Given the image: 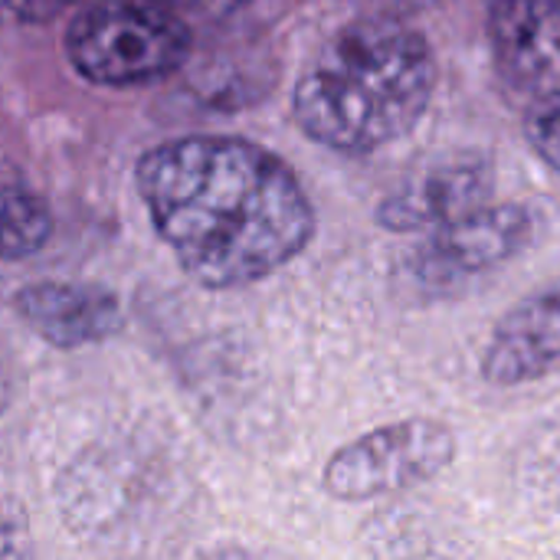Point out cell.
<instances>
[{
	"label": "cell",
	"mask_w": 560,
	"mask_h": 560,
	"mask_svg": "<svg viewBox=\"0 0 560 560\" xmlns=\"http://www.w3.org/2000/svg\"><path fill=\"white\" fill-rule=\"evenodd\" d=\"M135 184L154 230L203 289L259 282L315 233V210L295 171L246 138L164 141L138 161Z\"/></svg>",
	"instance_id": "cell-1"
},
{
	"label": "cell",
	"mask_w": 560,
	"mask_h": 560,
	"mask_svg": "<svg viewBox=\"0 0 560 560\" xmlns=\"http://www.w3.org/2000/svg\"><path fill=\"white\" fill-rule=\"evenodd\" d=\"M13 312L30 331L62 351L98 345L121 328L118 299L89 282H33L16 292Z\"/></svg>",
	"instance_id": "cell-9"
},
{
	"label": "cell",
	"mask_w": 560,
	"mask_h": 560,
	"mask_svg": "<svg viewBox=\"0 0 560 560\" xmlns=\"http://www.w3.org/2000/svg\"><path fill=\"white\" fill-rule=\"evenodd\" d=\"M3 400H7V381H3V371H0V410H3Z\"/></svg>",
	"instance_id": "cell-15"
},
{
	"label": "cell",
	"mask_w": 560,
	"mask_h": 560,
	"mask_svg": "<svg viewBox=\"0 0 560 560\" xmlns=\"http://www.w3.org/2000/svg\"><path fill=\"white\" fill-rule=\"evenodd\" d=\"M72 69L112 89L171 75L190 52L187 20L161 0H95L66 30Z\"/></svg>",
	"instance_id": "cell-3"
},
{
	"label": "cell",
	"mask_w": 560,
	"mask_h": 560,
	"mask_svg": "<svg viewBox=\"0 0 560 560\" xmlns=\"http://www.w3.org/2000/svg\"><path fill=\"white\" fill-rule=\"evenodd\" d=\"M456 456L446 423L413 417L377 427L341 446L325 466V492L341 502H368L440 476Z\"/></svg>",
	"instance_id": "cell-4"
},
{
	"label": "cell",
	"mask_w": 560,
	"mask_h": 560,
	"mask_svg": "<svg viewBox=\"0 0 560 560\" xmlns=\"http://www.w3.org/2000/svg\"><path fill=\"white\" fill-rule=\"evenodd\" d=\"M79 0H0V23H46Z\"/></svg>",
	"instance_id": "cell-12"
},
{
	"label": "cell",
	"mask_w": 560,
	"mask_h": 560,
	"mask_svg": "<svg viewBox=\"0 0 560 560\" xmlns=\"http://www.w3.org/2000/svg\"><path fill=\"white\" fill-rule=\"evenodd\" d=\"M436 62L427 36L397 13L351 20L295 82L299 128L341 154H371L410 135L430 108Z\"/></svg>",
	"instance_id": "cell-2"
},
{
	"label": "cell",
	"mask_w": 560,
	"mask_h": 560,
	"mask_svg": "<svg viewBox=\"0 0 560 560\" xmlns=\"http://www.w3.org/2000/svg\"><path fill=\"white\" fill-rule=\"evenodd\" d=\"M525 135H528L535 154H541L560 174V98L538 105V108H528Z\"/></svg>",
	"instance_id": "cell-11"
},
{
	"label": "cell",
	"mask_w": 560,
	"mask_h": 560,
	"mask_svg": "<svg viewBox=\"0 0 560 560\" xmlns=\"http://www.w3.org/2000/svg\"><path fill=\"white\" fill-rule=\"evenodd\" d=\"M161 3L177 10L184 20H220V16L236 13L249 0H161Z\"/></svg>",
	"instance_id": "cell-13"
},
{
	"label": "cell",
	"mask_w": 560,
	"mask_h": 560,
	"mask_svg": "<svg viewBox=\"0 0 560 560\" xmlns=\"http://www.w3.org/2000/svg\"><path fill=\"white\" fill-rule=\"evenodd\" d=\"M538 217L525 203H482L479 210L423 233L410 272L427 289H453L518 256L535 236Z\"/></svg>",
	"instance_id": "cell-5"
},
{
	"label": "cell",
	"mask_w": 560,
	"mask_h": 560,
	"mask_svg": "<svg viewBox=\"0 0 560 560\" xmlns=\"http://www.w3.org/2000/svg\"><path fill=\"white\" fill-rule=\"evenodd\" d=\"M489 43L502 82L528 108L560 98V0H492Z\"/></svg>",
	"instance_id": "cell-6"
},
{
	"label": "cell",
	"mask_w": 560,
	"mask_h": 560,
	"mask_svg": "<svg viewBox=\"0 0 560 560\" xmlns=\"http://www.w3.org/2000/svg\"><path fill=\"white\" fill-rule=\"evenodd\" d=\"M479 368L495 387H522L560 371V279L499 318Z\"/></svg>",
	"instance_id": "cell-8"
},
{
	"label": "cell",
	"mask_w": 560,
	"mask_h": 560,
	"mask_svg": "<svg viewBox=\"0 0 560 560\" xmlns=\"http://www.w3.org/2000/svg\"><path fill=\"white\" fill-rule=\"evenodd\" d=\"M374 3H384V7H417V3H433V0H374Z\"/></svg>",
	"instance_id": "cell-14"
},
{
	"label": "cell",
	"mask_w": 560,
	"mask_h": 560,
	"mask_svg": "<svg viewBox=\"0 0 560 560\" xmlns=\"http://www.w3.org/2000/svg\"><path fill=\"white\" fill-rule=\"evenodd\" d=\"M52 233V213L43 197L16 187L0 190V262L26 259Z\"/></svg>",
	"instance_id": "cell-10"
},
{
	"label": "cell",
	"mask_w": 560,
	"mask_h": 560,
	"mask_svg": "<svg viewBox=\"0 0 560 560\" xmlns=\"http://www.w3.org/2000/svg\"><path fill=\"white\" fill-rule=\"evenodd\" d=\"M492 194L495 167L486 154H446L394 187L377 207V223L390 233H430L479 210Z\"/></svg>",
	"instance_id": "cell-7"
}]
</instances>
